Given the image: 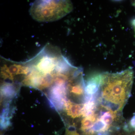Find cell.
Returning a JSON list of instances; mask_svg holds the SVG:
<instances>
[{"mask_svg":"<svg viewBox=\"0 0 135 135\" xmlns=\"http://www.w3.org/2000/svg\"><path fill=\"white\" fill-rule=\"evenodd\" d=\"M133 80L131 68L120 72L100 74L98 104L113 112H122L131 95Z\"/></svg>","mask_w":135,"mask_h":135,"instance_id":"6da1fadb","label":"cell"},{"mask_svg":"<svg viewBox=\"0 0 135 135\" xmlns=\"http://www.w3.org/2000/svg\"><path fill=\"white\" fill-rule=\"evenodd\" d=\"M73 8L70 1H36L32 3L29 12L37 22H52L62 18Z\"/></svg>","mask_w":135,"mask_h":135,"instance_id":"7a4b0ae2","label":"cell"},{"mask_svg":"<svg viewBox=\"0 0 135 135\" xmlns=\"http://www.w3.org/2000/svg\"><path fill=\"white\" fill-rule=\"evenodd\" d=\"M83 70H81L69 81L67 87V94L72 101L79 104L86 102L85 83L83 76Z\"/></svg>","mask_w":135,"mask_h":135,"instance_id":"3957f363","label":"cell"},{"mask_svg":"<svg viewBox=\"0 0 135 135\" xmlns=\"http://www.w3.org/2000/svg\"><path fill=\"white\" fill-rule=\"evenodd\" d=\"M100 84V74H97L90 77L85 83V92L86 100L97 97Z\"/></svg>","mask_w":135,"mask_h":135,"instance_id":"277c9868","label":"cell"},{"mask_svg":"<svg viewBox=\"0 0 135 135\" xmlns=\"http://www.w3.org/2000/svg\"><path fill=\"white\" fill-rule=\"evenodd\" d=\"M83 104L75 103L68 100L66 101L64 108L67 116L71 119H79L83 118Z\"/></svg>","mask_w":135,"mask_h":135,"instance_id":"5b68a950","label":"cell"},{"mask_svg":"<svg viewBox=\"0 0 135 135\" xmlns=\"http://www.w3.org/2000/svg\"><path fill=\"white\" fill-rule=\"evenodd\" d=\"M2 93L3 95L7 97H11L15 93L14 86L9 83H4L2 87Z\"/></svg>","mask_w":135,"mask_h":135,"instance_id":"8992f818","label":"cell"},{"mask_svg":"<svg viewBox=\"0 0 135 135\" xmlns=\"http://www.w3.org/2000/svg\"><path fill=\"white\" fill-rule=\"evenodd\" d=\"M126 131H135V112L133 117L131 118L128 123H126L123 127Z\"/></svg>","mask_w":135,"mask_h":135,"instance_id":"52a82bcc","label":"cell"},{"mask_svg":"<svg viewBox=\"0 0 135 135\" xmlns=\"http://www.w3.org/2000/svg\"><path fill=\"white\" fill-rule=\"evenodd\" d=\"M132 4H133V6H134V7H135V1H134L132 2Z\"/></svg>","mask_w":135,"mask_h":135,"instance_id":"ba28073f","label":"cell"},{"mask_svg":"<svg viewBox=\"0 0 135 135\" xmlns=\"http://www.w3.org/2000/svg\"><path fill=\"white\" fill-rule=\"evenodd\" d=\"M135 135V131H134V135Z\"/></svg>","mask_w":135,"mask_h":135,"instance_id":"9c48e42d","label":"cell"}]
</instances>
